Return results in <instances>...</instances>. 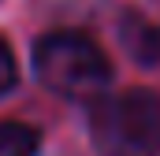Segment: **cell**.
Here are the masks:
<instances>
[{"instance_id": "5", "label": "cell", "mask_w": 160, "mask_h": 156, "mask_svg": "<svg viewBox=\"0 0 160 156\" xmlns=\"http://www.w3.org/2000/svg\"><path fill=\"white\" fill-rule=\"evenodd\" d=\"M15 85V56H11V48L0 41V93H8Z\"/></svg>"}, {"instance_id": "1", "label": "cell", "mask_w": 160, "mask_h": 156, "mask_svg": "<svg viewBox=\"0 0 160 156\" xmlns=\"http://www.w3.org/2000/svg\"><path fill=\"white\" fill-rule=\"evenodd\" d=\"M89 126L101 156H160V93H116L93 108Z\"/></svg>"}, {"instance_id": "4", "label": "cell", "mask_w": 160, "mask_h": 156, "mask_svg": "<svg viewBox=\"0 0 160 156\" xmlns=\"http://www.w3.org/2000/svg\"><path fill=\"white\" fill-rule=\"evenodd\" d=\"M38 130L26 123H0V156H34Z\"/></svg>"}, {"instance_id": "2", "label": "cell", "mask_w": 160, "mask_h": 156, "mask_svg": "<svg viewBox=\"0 0 160 156\" xmlns=\"http://www.w3.org/2000/svg\"><path fill=\"white\" fill-rule=\"evenodd\" d=\"M34 63H38V75L45 78V85H52L63 97H89L112 75L104 52L86 34H75V30H60V34L41 37Z\"/></svg>"}, {"instance_id": "3", "label": "cell", "mask_w": 160, "mask_h": 156, "mask_svg": "<svg viewBox=\"0 0 160 156\" xmlns=\"http://www.w3.org/2000/svg\"><path fill=\"white\" fill-rule=\"evenodd\" d=\"M123 45L130 48L134 60L160 63V34H157V26H149L145 19H138V15H127L123 19Z\"/></svg>"}]
</instances>
